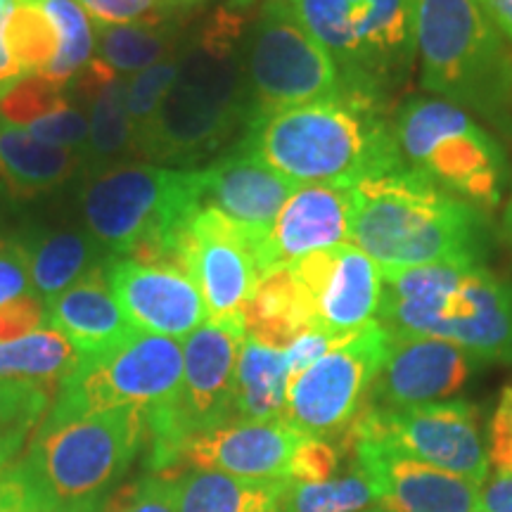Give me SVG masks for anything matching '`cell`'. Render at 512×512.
<instances>
[{"instance_id": "obj_26", "label": "cell", "mask_w": 512, "mask_h": 512, "mask_svg": "<svg viewBox=\"0 0 512 512\" xmlns=\"http://www.w3.org/2000/svg\"><path fill=\"white\" fill-rule=\"evenodd\" d=\"M74 88L81 98L91 102L88 152L100 162H107L136 150V128L126 105V81L93 57L74 79Z\"/></svg>"}, {"instance_id": "obj_49", "label": "cell", "mask_w": 512, "mask_h": 512, "mask_svg": "<svg viewBox=\"0 0 512 512\" xmlns=\"http://www.w3.org/2000/svg\"><path fill=\"white\" fill-rule=\"evenodd\" d=\"M29 432H8L0 434V475L8 470L10 465L17 463L19 451L24 448V441H27Z\"/></svg>"}, {"instance_id": "obj_17", "label": "cell", "mask_w": 512, "mask_h": 512, "mask_svg": "<svg viewBox=\"0 0 512 512\" xmlns=\"http://www.w3.org/2000/svg\"><path fill=\"white\" fill-rule=\"evenodd\" d=\"M107 278L136 330L181 342L209 320L200 290L181 268L114 259L107 264Z\"/></svg>"}, {"instance_id": "obj_44", "label": "cell", "mask_w": 512, "mask_h": 512, "mask_svg": "<svg viewBox=\"0 0 512 512\" xmlns=\"http://www.w3.org/2000/svg\"><path fill=\"white\" fill-rule=\"evenodd\" d=\"M24 294H36L24 249L19 242L0 245V306Z\"/></svg>"}, {"instance_id": "obj_10", "label": "cell", "mask_w": 512, "mask_h": 512, "mask_svg": "<svg viewBox=\"0 0 512 512\" xmlns=\"http://www.w3.org/2000/svg\"><path fill=\"white\" fill-rule=\"evenodd\" d=\"M183 347L178 339L136 330L124 342L81 356L57 387L46 422H62L114 408L164 411L181 394Z\"/></svg>"}, {"instance_id": "obj_39", "label": "cell", "mask_w": 512, "mask_h": 512, "mask_svg": "<svg viewBox=\"0 0 512 512\" xmlns=\"http://www.w3.org/2000/svg\"><path fill=\"white\" fill-rule=\"evenodd\" d=\"M337 467H339V451L330 444V441L304 437L292 458L290 479L292 482H304V484L325 482V479L335 477Z\"/></svg>"}, {"instance_id": "obj_32", "label": "cell", "mask_w": 512, "mask_h": 512, "mask_svg": "<svg viewBox=\"0 0 512 512\" xmlns=\"http://www.w3.org/2000/svg\"><path fill=\"white\" fill-rule=\"evenodd\" d=\"M5 46L22 76L43 74L53 64L60 38L41 0H17L5 27Z\"/></svg>"}, {"instance_id": "obj_6", "label": "cell", "mask_w": 512, "mask_h": 512, "mask_svg": "<svg viewBox=\"0 0 512 512\" xmlns=\"http://www.w3.org/2000/svg\"><path fill=\"white\" fill-rule=\"evenodd\" d=\"M150 441V411L114 408L46 422L19 465L50 512H98Z\"/></svg>"}, {"instance_id": "obj_9", "label": "cell", "mask_w": 512, "mask_h": 512, "mask_svg": "<svg viewBox=\"0 0 512 512\" xmlns=\"http://www.w3.org/2000/svg\"><path fill=\"white\" fill-rule=\"evenodd\" d=\"M401 157L441 190L479 211H494L508 183V157L470 112L441 98L413 95L394 117Z\"/></svg>"}, {"instance_id": "obj_16", "label": "cell", "mask_w": 512, "mask_h": 512, "mask_svg": "<svg viewBox=\"0 0 512 512\" xmlns=\"http://www.w3.org/2000/svg\"><path fill=\"white\" fill-rule=\"evenodd\" d=\"M479 361L456 344L425 335H392L366 406L408 408L458 394Z\"/></svg>"}, {"instance_id": "obj_14", "label": "cell", "mask_w": 512, "mask_h": 512, "mask_svg": "<svg viewBox=\"0 0 512 512\" xmlns=\"http://www.w3.org/2000/svg\"><path fill=\"white\" fill-rule=\"evenodd\" d=\"M256 242V235L209 207L197 211L178 238L174 266L197 285L209 323L242 320V306L261 278Z\"/></svg>"}, {"instance_id": "obj_24", "label": "cell", "mask_w": 512, "mask_h": 512, "mask_svg": "<svg viewBox=\"0 0 512 512\" xmlns=\"http://www.w3.org/2000/svg\"><path fill=\"white\" fill-rule=\"evenodd\" d=\"M245 335L273 349H287L306 332L318 330L316 316L290 266L273 268L256 280L242 306Z\"/></svg>"}, {"instance_id": "obj_1", "label": "cell", "mask_w": 512, "mask_h": 512, "mask_svg": "<svg viewBox=\"0 0 512 512\" xmlns=\"http://www.w3.org/2000/svg\"><path fill=\"white\" fill-rule=\"evenodd\" d=\"M238 150L294 185L354 188L406 164L384 102L356 91L252 119Z\"/></svg>"}, {"instance_id": "obj_50", "label": "cell", "mask_w": 512, "mask_h": 512, "mask_svg": "<svg viewBox=\"0 0 512 512\" xmlns=\"http://www.w3.org/2000/svg\"><path fill=\"white\" fill-rule=\"evenodd\" d=\"M207 3V0H166V8H169V17L176 15V12H185L192 8H200V5Z\"/></svg>"}, {"instance_id": "obj_36", "label": "cell", "mask_w": 512, "mask_h": 512, "mask_svg": "<svg viewBox=\"0 0 512 512\" xmlns=\"http://www.w3.org/2000/svg\"><path fill=\"white\" fill-rule=\"evenodd\" d=\"M50 396V387L36 382L0 380V434L34 432L43 420Z\"/></svg>"}, {"instance_id": "obj_25", "label": "cell", "mask_w": 512, "mask_h": 512, "mask_svg": "<svg viewBox=\"0 0 512 512\" xmlns=\"http://www.w3.org/2000/svg\"><path fill=\"white\" fill-rule=\"evenodd\" d=\"M178 512H283L287 479H247L214 470L174 477Z\"/></svg>"}, {"instance_id": "obj_30", "label": "cell", "mask_w": 512, "mask_h": 512, "mask_svg": "<svg viewBox=\"0 0 512 512\" xmlns=\"http://www.w3.org/2000/svg\"><path fill=\"white\" fill-rule=\"evenodd\" d=\"M98 60L117 74H138L174 57L176 29L166 22L98 24L95 29Z\"/></svg>"}, {"instance_id": "obj_27", "label": "cell", "mask_w": 512, "mask_h": 512, "mask_svg": "<svg viewBox=\"0 0 512 512\" xmlns=\"http://www.w3.org/2000/svg\"><path fill=\"white\" fill-rule=\"evenodd\" d=\"M19 245L27 256L31 285L43 304L53 302L88 271L100 266V256L105 252L91 233L76 230L38 233L31 240H19Z\"/></svg>"}, {"instance_id": "obj_45", "label": "cell", "mask_w": 512, "mask_h": 512, "mask_svg": "<svg viewBox=\"0 0 512 512\" xmlns=\"http://www.w3.org/2000/svg\"><path fill=\"white\" fill-rule=\"evenodd\" d=\"M337 339L339 337H332L323 330H311V332H306V335L299 337L297 342H292L290 347L285 349L287 368H290V382L294 380V377L302 375L306 368H311L318 358H323L325 354H328V351L335 347Z\"/></svg>"}, {"instance_id": "obj_11", "label": "cell", "mask_w": 512, "mask_h": 512, "mask_svg": "<svg viewBox=\"0 0 512 512\" xmlns=\"http://www.w3.org/2000/svg\"><path fill=\"white\" fill-rule=\"evenodd\" d=\"M249 119L342 93V76L287 0H264L242 38Z\"/></svg>"}, {"instance_id": "obj_51", "label": "cell", "mask_w": 512, "mask_h": 512, "mask_svg": "<svg viewBox=\"0 0 512 512\" xmlns=\"http://www.w3.org/2000/svg\"><path fill=\"white\" fill-rule=\"evenodd\" d=\"M503 223H505V233H508V240H510V245H512V190H510L508 207H505V219H503Z\"/></svg>"}, {"instance_id": "obj_33", "label": "cell", "mask_w": 512, "mask_h": 512, "mask_svg": "<svg viewBox=\"0 0 512 512\" xmlns=\"http://www.w3.org/2000/svg\"><path fill=\"white\" fill-rule=\"evenodd\" d=\"M43 10L53 19L60 48L50 67L43 72L50 81L67 86L83 72L95 53V29L76 0H41Z\"/></svg>"}, {"instance_id": "obj_28", "label": "cell", "mask_w": 512, "mask_h": 512, "mask_svg": "<svg viewBox=\"0 0 512 512\" xmlns=\"http://www.w3.org/2000/svg\"><path fill=\"white\" fill-rule=\"evenodd\" d=\"M290 368L283 349L266 347L245 335L235 370V420H285Z\"/></svg>"}, {"instance_id": "obj_13", "label": "cell", "mask_w": 512, "mask_h": 512, "mask_svg": "<svg viewBox=\"0 0 512 512\" xmlns=\"http://www.w3.org/2000/svg\"><path fill=\"white\" fill-rule=\"evenodd\" d=\"M389 347V332L377 320L339 337L328 354L294 377L287 392L285 422L313 439H339L366 406Z\"/></svg>"}, {"instance_id": "obj_8", "label": "cell", "mask_w": 512, "mask_h": 512, "mask_svg": "<svg viewBox=\"0 0 512 512\" xmlns=\"http://www.w3.org/2000/svg\"><path fill=\"white\" fill-rule=\"evenodd\" d=\"M335 60L344 91L387 95L411 74L415 0H287Z\"/></svg>"}, {"instance_id": "obj_37", "label": "cell", "mask_w": 512, "mask_h": 512, "mask_svg": "<svg viewBox=\"0 0 512 512\" xmlns=\"http://www.w3.org/2000/svg\"><path fill=\"white\" fill-rule=\"evenodd\" d=\"M98 512H178L174 477L147 472L133 482L119 484Z\"/></svg>"}, {"instance_id": "obj_46", "label": "cell", "mask_w": 512, "mask_h": 512, "mask_svg": "<svg viewBox=\"0 0 512 512\" xmlns=\"http://www.w3.org/2000/svg\"><path fill=\"white\" fill-rule=\"evenodd\" d=\"M15 5L17 0H0V98L8 95L24 79L15 60H12L8 46H5V27H8V19Z\"/></svg>"}, {"instance_id": "obj_12", "label": "cell", "mask_w": 512, "mask_h": 512, "mask_svg": "<svg viewBox=\"0 0 512 512\" xmlns=\"http://www.w3.org/2000/svg\"><path fill=\"white\" fill-rule=\"evenodd\" d=\"M368 444L392 448L453 475L489 479V451L470 401H434L408 408L363 406L344 434V446Z\"/></svg>"}, {"instance_id": "obj_43", "label": "cell", "mask_w": 512, "mask_h": 512, "mask_svg": "<svg viewBox=\"0 0 512 512\" xmlns=\"http://www.w3.org/2000/svg\"><path fill=\"white\" fill-rule=\"evenodd\" d=\"M0 512H50L19 460L0 475Z\"/></svg>"}, {"instance_id": "obj_4", "label": "cell", "mask_w": 512, "mask_h": 512, "mask_svg": "<svg viewBox=\"0 0 512 512\" xmlns=\"http://www.w3.org/2000/svg\"><path fill=\"white\" fill-rule=\"evenodd\" d=\"M247 12L221 8L181 55L178 79L159 107L136 152L159 162H195L226 143L240 124L247 126L249 98L242 38Z\"/></svg>"}, {"instance_id": "obj_47", "label": "cell", "mask_w": 512, "mask_h": 512, "mask_svg": "<svg viewBox=\"0 0 512 512\" xmlns=\"http://www.w3.org/2000/svg\"><path fill=\"white\" fill-rule=\"evenodd\" d=\"M482 512H512V472H494L479 494Z\"/></svg>"}, {"instance_id": "obj_23", "label": "cell", "mask_w": 512, "mask_h": 512, "mask_svg": "<svg viewBox=\"0 0 512 512\" xmlns=\"http://www.w3.org/2000/svg\"><path fill=\"white\" fill-rule=\"evenodd\" d=\"M83 166L81 150L53 147L0 117V183L15 200L62 188Z\"/></svg>"}, {"instance_id": "obj_41", "label": "cell", "mask_w": 512, "mask_h": 512, "mask_svg": "<svg viewBox=\"0 0 512 512\" xmlns=\"http://www.w3.org/2000/svg\"><path fill=\"white\" fill-rule=\"evenodd\" d=\"M43 325H46V304L36 294H24L0 306V344L27 337Z\"/></svg>"}, {"instance_id": "obj_7", "label": "cell", "mask_w": 512, "mask_h": 512, "mask_svg": "<svg viewBox=\"0 0 512 512\" xmlns=\"http://www.w3.org/2000/svg\"><path fill=\"white\" fill-rule=\"evenodd\" d=\"M200 169L107 166L83 190L88 233L107 254L174 266V249L200 211Z\"/></svg>"}, {"instance_id": "obj_53", "label": "cell", "mask_w": 512, "mask_h": 512, "mask_svg": "<svg viewBox=\"0 0 512 512\" xmlns=\"http://www.w3.org/2000/svg\"><path fill=\"white\" fill-rule=\"evenodd\" d=\"M368 512H387V510H368Z\"/></svg>"}, {"instance_id": "obj_35", "label": "cell", "mask_w": 512, "mask_h": 512, "mask_svg": "<svg viewBox=\"0 0 512 512\" xmlns=\"http://www.w3.org/2000/svg\"><path fill=\"white\" fill-rule=\"evenodd\" d=\"M178 69H181V55H174L169 60L155 64V67H147L143 72L133 74V79L126 81V105L133 128H136V145L150 131L166 93L171 91V86L178 79Z\"/></svg>"}, {"instance_id": "obj_19", "label": "cell", "mask_w": 512, "mask_h": 512, "mask_svg": "<svg viewBox=\"0 0 512 512\" xmlns=\"http://www.w3.org/2000/svg\"><path fill=\"white\" fill-rule=\"evenodd\" d=\"M302 439L304 434L285 420H233L185 439L178 451V467L247 479H290L292 458Z\"/></svg>"}, {"instance_id": "obj_48", "label": "cell", "mask_w": 512, "mask_h": 512, "mask_svg": "<svg viewBox=\"0 0 512 512\" xmlns=\"http://www.w3.org/2000/svg\"><path fill=\"white\" fill-rule=\"evenodd\" d=\"M479 3L512 46V0H479Z\"/></svg>"}, {"instance_id": "obj_5", "label": "cell", "mask_w": 512, "mask_h": 512, "mask_svg": "<svg viewBox=\"0 0 512 512\" xmlns=\"http://www.w3.org/2000/svg\"><path fill=\"white\" fill-rule=\"evenodd\" d=\"M422 88L512 136V46L479 0H415Z\"/></svg>"}, {"instance_id": "obj_21", "label": "cell", "mask_w": 512, "mask_h": 512, "mask_svg": "<svg viewBox=\"0 0 512 512\" xmlns=\"http://www.w3.org/2000/svg\"><path fill=\"white\" fill-rule=\"evenodd\" d=\"M200 185V209L221 211L256 238H264L283 204L299 188L240 150L200 169Z\"/></svg>"}, {"instance_id": "obj_22", "label": "cell", "mask_w": 512, "mask_h": 512, "mask_svg": "<svg viewBox=\"0 0 512 512\" xmlns=\"http://www.w3.org/2000/svg\"><path fill=\"white\" fill-rule=\"evenodd\" d=\"M46 325L62 332L81 356L110 349L136 332L114 297L107 266H95L79 283L48 302Z\"/></svg>"}, {"instance_id": "obj_20", "label": "cell", "mask_w": 512, "mask_h": 512, "mask_svg": "<svg viewBox=\"0 0 512 512\" xmlns=\"http://www.w3.org/2000/svg\"><path fill=\"white\" fill-rule=\"evenodd\" d=\"M351 188L335 185H299L275 216L273 226L256 242V264L264 275L273 268L292 266L306 254L351 238Z\"/></svg>"}, {"instance_id": "obj_15", "label": "cell", "mask_w": 512, "mask_h": 512, "mask_svg": "<svg viewBox=\"0 0 512 512\" xmlns=\"http://www.w3.org/2000/svg\"><path fill=\"white\" fill-rule=\"evenodd\" d=\"M290 271L309 299L318 330L347 337L375 320L382 299V271L351 242L306 254L294 261Z\"/></svg>"}, {"instance_id": "obj_40", "label": "cell", "mask_w": 512, "mask_h": 512, "mask_svg": "<svg viewBox=\"0 0 512 512\" xmlns=\"http://www.w3.org/2000/svg\"><path fill=\"white\" fill-rule=\"evenodd\" d=\"M27 131L31 136L43 140L53 147H67V150H81L88 140V119L81 110L67 107V110L50 114L46 119H38Z\"/></svg>"}, {"instance_id": "obj_52", "label": "cell", "mask_w": 512, "mask_h": 512, "mask_svg": "<svg viewBox=\"0 0 512 512\" xmlns=\"http://www.w3.org/2000/svg\"><path fill=\"white\" fill-rule=\"evenodd\" d=\"M254 3H259V0H228V8H235V10H249Z\"/></svg>"}, {"instance_id": "obj_42", "label": "cell", "mask_w": 512, "mask_h": 512, "mask_svg": "<svg viewBox=\"0 0 512 512\" xmlns=\"http://www.w3.org/2000/svg\"><path fill=\"white\" fill-rule=\"evenodd\" d=\"M489 463L498 472H512V384L498 396L496 411L489 422Z\"/></svg>"}, {"instance_id": "obj_38", "label": "cell", "mask_w": 512, "mask_h": 512, "mask_svg": "<svg viewBox=\"0 0 512 512\" xmlns=\"http://www.w3.org/2000/svg\"><path fill=\"white\" fill-rule=\"evenodd\" d=\"M88 17L98 24H136V22H166L169 8L166 0H76Z\"/></svg>"}, {"instance_id": "obj_29", "label": "cell", "mask_w": 512, "mask_h": 512, "mask_svg": "<svg viewBox=\"0 0 512 512\" xmlns=\"http://www.w3.org/2000/svg\"><path fill=\"white\" fill-rule=\"evenodd\" d=\"M79 361L81 351L62 332L43 325L27 337L0 344V380L36 382L57 394Z\"/></svg>"}, {"instance_id": "obj_18", "label": "cell", "mask_w": 512, "mask_h": 512, "mask_svg": "<svg viewBox=\"0 0 512 512\" xmlns=\"http://www.w3.org/2000/svg\"><path fill=\"white\" fill-rule=\"evenodd\" d=\"M354 463L373 482L387 512H482V484L403 456L392 448L356 441L347 446Z\"/></svg>"}, {"instance_id": "obj_3", "label": "cell", "mask_w": 512, "mask_h": 512, "mask_svg": "<svg viewBox=\"0 0 512 512\" xmlns=\"http://www.w3.org/2000/svg\"><path fill=\"white\" fill-rule=\"evenodd\" d=\"M377 323L392 335L456 344L479 363H512V283L484 264L380 268Z\"/></svg>"}, {"instance_id": "obj_2", "label": "cell", "mask_w": 512, "mask_h": 512, "mask_svg": "<svg viewBox=\"0 0 512 512\" xmlns=\"http://www.w3.org/2000/svg\"><path fill=\"white\" fill-rule=\"evenodd\" d=\"M351 238L380 268L484 264L489 228L472 207L408 164L351 188Z\"/></svg>"}, {"instance_id": "obj_34", "label": "cell", "mask_w": 512, "mask_h": 512, "mask_svg": "<svg viewBox=\"0 0 512 512\" xmlns=\"http://www.w3.org/2000/svg\"><path fill=\"white\" fill-rule=\"evenodd\" d=\"M64 88L67 86H60L43 74L24 76L8 95L0 98V117L8 124L29 128L38 119L67 110L69 102Z\"/></svg>"}, {"instance_id": "obj_31", "label": "cell", "mask_w": 512, "mask_h": 512, "mask_svg": "<svg viewBox=\"0 0 512 512\" xmlns=\"http://www.w3.org/2000/svg\"><path fill=\"white\" fill-rule=\"evenodd\" d=\"M380 508V498L366 472L354 463L344 477L304 484L287 479L283 512H368Z\"/></svg>"}]
</instances>
